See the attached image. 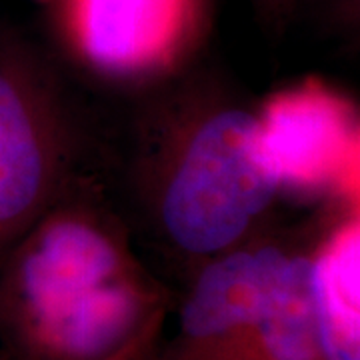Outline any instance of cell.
<instances>
[{
	"mask_svg": "<svg viewBox=\"0 0 360 360\" xmlns=\"http://www.w3.org/2000/svg\"><path fill=\"white\" fill-rule=\"evenodd\" d=\"M75 132L49 66L0 32V257L75 179Z\"/></svg>",
	"mask_w": 360,
	"mask_h": 360,
	"instance_id": "277c9868",
	"label": "cell"
},
{
	"mask_svg": "<svg viewBox=\"0 0 360 360\" xmlns=\"http://www.w3.org/2000/svg\"><path fill=\"white\" fill-rule=\"evenodd\" d=\"M165 322H155L146 333L139 336L132 345L120 350L112 359L108 360H165L162 356V348H165Z\"/></svg>",
	"mask_w": 360,
	"mask_h": 360,
	"instance_id": "9c48e42d",
	"label": "cell"
},
{
	"mask_svg": "<svg viewBox=\"0 0 360 360\" xmlns=\"http://www.w3.org/2000/svg\"><path fill=\"white\" fill-rule=\"evenodd\" d=\"M322 360H348V359H333V356H324Z\"/></svg>",
	"mask_w": 360,
	"mask_h": 360,
	"instance_id": "8fae6325",
	"label": "cell"
},
{
	"mask_svg": "<svg viewBox=\"0 0 360 360\" xmlns=\"http://www.w3.org/2000/svg\"><path fill=\"white\" fill-rule=\"evenodd\" d=\"M264 162L281 196L359 205L360 122L342 92L309 77L257 104Z\"/></svg>",
	"mask_w": 360,
	"mask_h": 360,
	"instance_id": "5b68a950",
	"label": "cell"
},
{
	"mask_svg": "<svg viewBox=\"0 0 360 360\" xmlns=\"http://www.w3.org/2000/svg\"><path fill=\"white\" fill-rule=\"evenodd\" d=\"M295 243L262 231L191 272L165 360L226 359L257 324Z\"/></svg>",
	"mask_w": 360,
	"mask_h": 360,
	"instance_id": "8992f818",
	"label": "cell"
},
{
	"mask_svg": "<svg viewBox=\"0 0 360 360\" xmlns=\"http://www.w3.org/2000/svg\"><path fill=\"white\" fill-rule=\"evenodd\" d=\"M168 309L170 290L127 224L78 174L0 257V336L13 360H108Z\"/></svg>",
	"mask_w": 360,
	"mask_h": 360,
	"instance_id": "6da1fadb",
	"label": "cell"
},
{
	"mask_svg": "<svg viewBox=\"0 0 360 360\" xmlns=\"http://www.w3.org/2000/svg\"><path fill=\"white\" fill-rule=\"evenodd\" d=\"M310 240L292 245L257 324L224 360H322L326 356L312 295Z\"/></svg>",
	"mask_w": 360,
	"mask_h": 360,
	"instance_id": "ba28073f",
	"label": "cell"
},
{
	"mask_svg": "<svg viewBox=\"0 0 360 360\" xmlns=\"http://www.w3.org/2000/svg\"><path fill=\"white\" fill-rule=\"evenodd\" d=\"M359 272V205L330 206V219L310 240L312 295L326 356L360 360Z\"/></svg>",
	"mask_w": 360,
	"mask_h": 360,
	"instance_id": "52a82bcc",
	"label": "cell"
},
{
	"mask_svg": "<svg viewBox=\"0 0 360 360\" xmlns=\"http://www.w3.org/2000/svg\"><path fill=\"white\" fill-rule=\"evenodd\" d=\"M66 56L112 89H158L188 72L212 0H44Z\"/></svg>",
	"mask_w": 360,
	"mask_h": 360,
	"instance_id": "3957f363",
	"label": "cell"
},
{
	"mask_svg": "<svg viewBox=\"0 0 360 360\" xmlns=\"http://www.w3.org/2000/svg\"><path fill=\"white\" fill-rule=\"evenodd\" d=\"M141 118L134 188L148 231L184 274L266 231L281 198L257 104L208 78L155 89Z\"/></svg>",
	"mask_w": 360,
	"mask_h": 360,
	"instance_id": "7a4b0ae2",
	"label": "cell"
},
{
	"mask_svg": "<svg viewBox=\"0 0 360 360\" xmlns=\"http://www.w3.org/2000/svg\"><path fill=\"white\" fill-rule=\"evenodd\" d=\"M250 2L257 8L258 16L264 20V25H269L272 30H281L290 22L300 0H250Z\"/></svg>",
	"mask_w": 360,
	"mask_h": 360,
	"instance_id": "30bf717a",
	"label": "cell"
}]
</instances>
